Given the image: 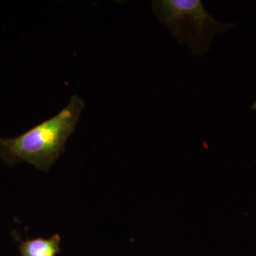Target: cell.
Returning <instances> with one entry per match:
<instances>
[{
    "mask_svg": "<svg viewBox=\"0 0 256 256\" xmlns=\"http://www.w3.org/2000/svg\"><path fill=\"white\" fill-rule=\"evenodd\" d=\"M85 107L77 95L70 98L68 105L52 118L44 121L14 138H0V159L5 164L30 163L36 169L48 171L58 156Z\"/></svg>",
    "mask_w": 256,
    "mask_h": 256,
    "instance_id": "1",
    "label": "cell"
},
{
    "mask_svg": "<svg viewBox=\"0 0 256 256\" xmlns=\"http://www.w3.org/2000/svg\"><path fill=\"white\" fill-rule=\"evenodd\" d=\"M152 12L178 43L188 44L195 56L210 50L216 33L228 31L234 26L216 20L207 12L201 0H156Z\"/></svg>",
    "mask_w": 256,
    "mask_h": 256,
    "instance_id": "2",
    "label": "cell"
},
{
    "mask_svg": "<svg viewBox=\"0 0 256 256\" xmlns=\"http://www.w3.org/2000/svg\"><path fill=\"white\" fill-rule=\"evenodd\" d=\"M62 238L58 234H54L50 238H37L20 240L18 249L20 256H56L60 252Z\"/></svg>",
    "mask_w": 256,
    "mask_h": 256,
    "instance_id": "3",
    "label": "cell"
},
{
    "mask_svg": "<svg viewBox=\"0 0 256 256\" xmlns=\"http://www.w3.org/2000/svg\"><path fill=\"white\" fill-rule=\"evenodd\" d=\"M252 110H256V101L255 102V104H254V105H252Z\"/></svg>",
    "mask_w": 256,
    "mask_h": 256,
    "instance_id": "4",
    "label": "cell"
}]
</instances>
